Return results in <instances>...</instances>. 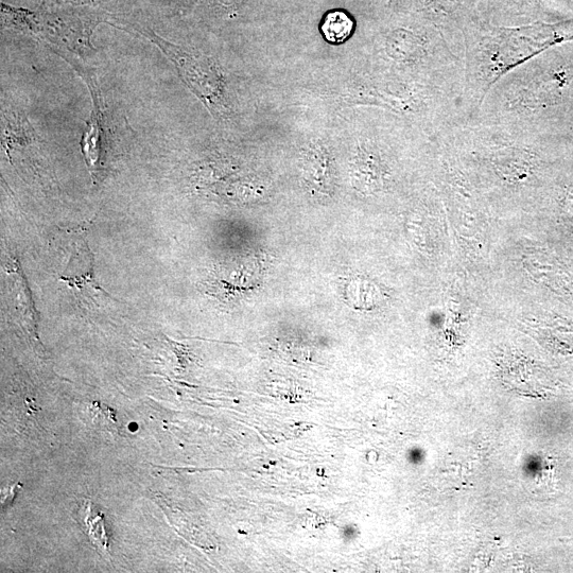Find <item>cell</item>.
I'll use <instances>...</instances> for the list:
<instances>
[{
	"label": "cell",
	"mask_w": 573,
	"mask_h": 573,
	"mask_svg": "<svg viewBox=\"0 0 573 573\" xmlns=\"http://www.w3.org/2000/svg\"><path fill=\"white\" fill-rule=\"evenodd\" d=\"M60 280L79 290L93 288L106 292L95 282L93 256L84 237H79L74 243L71 258Z\"/></svg>",
	"instance_id": "3"
},
{
	"label": "cell",
	"mask_w": 573,
	"mask_h": 573,
	"mask_svg": "<svg viewBox=\"0 0 573 573\" xmlns=\"http://www.w3.org/2000/svg\"><path fill=\"white\" fill-rule=\"evenodd\" d=\"M92 411V418L94 423L110 431H114V428L116 427V418L113 411L109 409V407L101 408L99 404H96V408H92Z\"/></svg>",
	"instance_id": "7"
},
{
	"label": "cell",
	"mask_w": 573,
	"mask_h": 573,
	"mask_svg": "<svg viewBox=\"0 0 573 573\" xmlns=\"http://www.w3.org/2000/svg\"><path fill=\"white\" fill-rule=\"evenodd\" d=\"M92 81L93 80H91V84L88 83L91 88L95 107L88 129H86L82 137L81 146L85 162L88 164L92 177L95 180L96 178L98 179L99 173L103 169V155L106 153L104 147L107 146L108 127L106 125L107 118L104 116L102 110L100 92L97 89V85Z\"/></svg>",
	"instance_id": "2"
},
{
	"label": "cell",
	"mask_w": 573,
	"mask_h": 573,
	"mask_svg": "<svg viewBox=\"0 0 573 573\" xmlns=\"http://www.w3.org/2000/svg\"><path fill=\"white\" fill-rule=\"evenodd\" d=\"M354 28L355 23L350 14L337 10L325 15L321 32L328 43L340 45L352 37Z\"/></svg>",
	"instance_id": "6"
},
{
	"label": "cell",
	"mask_w": 573,
	"mask_h": 573,
	"mask_svg": "<svg viewBox=\"0 0 573 573\" xmlns=\"http://www.w3.org/2000/svg\"><path fill=\"white\" fill-rule=\"evenodd\" d=\"M305 181L318 193L327 195L332 187V172L326 156L320 153H309L304 162Z\"/></svg>",
	"instance_id": "5"
},
{
	"label": "cell",
	"mask_w": 573,
	"mask_h": 573,
	"mask_svg": "<svg viewBox=\"0 0 573 573\" xmlns=\"http://www.w3.org/2000/svg\"><path fill=\"white\" fill-rule=\"evenodd\" d=\"M10 270V274L14 281L12 285L14 286L15 309L17 314L20 315L22 326L33 341L39 344L43 349V345L41 344L40 337L38 335L37 310L34 308L31 292L28 288L23 272H21L20 264L16 262V267L13 268L12 263V268Z\"/></svg>",
	"instance_id": "4"
},
{
	"label": "cell",
	"mask_w": 573,
	"mask_h": 573,
	"mask_svg": "<svg viewBox=\"0 0 573 573\" xmlns=\"http://www.w3.org/2000/svg\"><path fill=\"white\" fill-rule=\"evenodd\" d=\"M146 36L175 63L182 79L207 104L212 112L215 110L219 112L224 108L221 79L210 60L190 55L179 46L163 41L154 34L149 36L146 33Z\"/></svg>",
	"instance_id": "1"
}]
</instances>
